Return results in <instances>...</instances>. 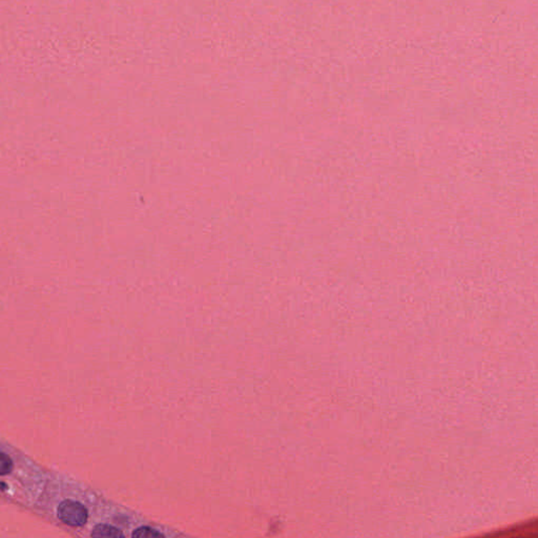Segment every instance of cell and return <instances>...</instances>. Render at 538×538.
<instances>
[{"instance_id":"6da1fadb","label":"cell","mask_w":538,"mask_h":538,"mask_svg":"<svg viewBox=\"0 0 538 538\" xmlns=\"http://www.w3.org/2000/svg\"><path fill=\"white\" fill-rule=\"evenodd\" d=\"M58 518L64 524L70 527H82L86 524L88 512L81 503L76 501L66 500L58 505Z\"/></svg>"},{"instance_id":"7a4b0ae2","label":"cell","mask_w":538,"mask_h":538,"mask_svg":"<svg viewBox=\"0 0 538 538\" xmlns=\"http://www.w3.org/2000/svg\"><path fill=\"white\" fill-rule=\"evenodd\" d=\"M90 535L93 537H124V534L119 529L105 524L97 525Z\"/></svg>"},{"instance_id":"3957f363","label":"cell","mask_w":538,"mask_h":538,"mask_svg":"<svg viewBox=\"0 0 538 538\" xmlns=\"http://www.w3.org/2000/svg\"><path fill=\"white\" fill-rule=\"evenodd\" d=\"M14 469V462L6 453L0 451V476L10 474Z\"/></svg>"},{"instance_id":"277c9868","label":"cell","mask_w":538,"mask_h":538,"mask_svg":"<svg viewBox=\"0 0 538 538\" xmlns=\"http://www.w3.org/2000/svg\"><path fill=\"white\" fill-rule=\"evenodd\" d=\"M133 537H163L164 535L162 533L158 532L154 529L148 528V527H141V528L137 529L135 532L131 534Z\"/></svg>"}]
</instances>
